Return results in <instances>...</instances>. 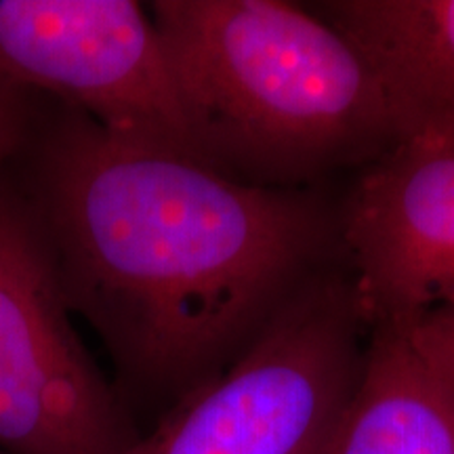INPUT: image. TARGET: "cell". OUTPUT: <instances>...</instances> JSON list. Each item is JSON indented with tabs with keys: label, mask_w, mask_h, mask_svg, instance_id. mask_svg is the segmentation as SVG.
<instances>
[{
	"label": "cell",
	"mask_w": 454,
	"mask_h": 454,
	"mask_svg": "<svg viewBox=\"0 0 454 454\" xmlns=\"http://www.w3.org/2000/svg\"><path fill=\"white\" fill-rule=\"evenodd\" d=\"M7 179L122 397L173 406L345 265L339 200L322 187L240 184L43 98Z\"/></svg>",
	"instance_id": "obj_1"
},
{
	"label": "cell",
	"mask_w": 454,
	"mask_h": 454,
	"mask_svg": "<svg viewBox=\"0 0 454 454\" xmlns=\"http://www.w3.org/2000/svg\"><path fill=\"white\" fill-rule=\"evenodd\" d=\"M198 158L227 179L311 190L400 141L377 78L309 4L154 0Z\"/></svg>",
	"instance_id": "obj_2"
},
{
	"label": "cell",
	"mask_w": 454,
	"mask_h": 454,
	"mask_svg": "<svg viewBox=\"0 0 454 454\" xmlns=\"http://www.w3.org/2000/svg\"><path fill=\"white\" fill-rule=\"evenodd\" d=\"M368 334L339 265L121 454H322L360 377Z\"/></svg>",
	"instance_id": "obj_3"
},
{
	"label": "cell",
	"mask_w": 454,
	"mask_h": 454,
	"mask_svg": "<svg viewBox=\"0 0 454 454\" xmlns=\"http://www.w3.org/2000/svg\"><path fill=\"white\" fill-rule=\"evenodd\" d=\"M30 211L0 179V454H121L127 400L74 328Z\"/></svg>",
	"instance_id": "obj_4"
},
{
	"label": "cell",
	"mask_w": 454,
	"mask_h": 454,
	"mask_svg": "<svg viewBox=\"0 0 454 454\" xmlns=\"http://www.w3.org/2000/svg\"><path fill=\"white\" fill-rule=\"evenodd\" d=\"M0 78L200 160L160 34L133 0H0Z\"/></svg>",
	"instance_id": "obj_5"
},
{
	"label": "cell",
	"mask_w": 454,
	"mask_h": 454,
	"mask_svg": "<svg viewBox=\"0 0 454 454\" xmlns=\"http://www.w3.org/2000/svg\"><path fill=\"white\" fill-rule=\"evenodd\" d=\"M340 244L368 326L454 308V137H411L339 198Z\"/></svg>",
	"instance_id": "obj_6"
},
{
	"label": "cell",
	"mask_w": 454,
	"mask_h": 454,
	"mask_svg": "<svg viewBox=\"0 0 454 454\" xmlns=\"http://www.w3.org/2000/svg\"><path fill=\"white\" fill-rule=\"evenodd\" d=\"M309 7L364 57L400 141L454 137V0H326Z\"/></svg>",
	"instance_id": "obj_7"
},
{
	"label": "cell",
	"mask_w": 454,
	"mask_h": 454,
	"mask_svg": "<svg viewBox=\"0 0 454 454\" xmlns=\"http://www.w3.org/2000/svg\"><path fill=\"white\" fill-rule=\"evenodd\" d=\"M322 454H454V381L400 328L372 326Z\"/></svg>",
	"instance_id": "obj_8"
},
{
	"label": "cell",
	"mask_w": 454,
	"mask_h": 454,
	"mask_svg": "<svg viewBox=\"0 0 454 454\" xmlns=\"http://www.w3.org/2000/svg\"><path fill=\"white\" fill-rule=\"evenodd\" d=\"M36 95L0 78V179L30 129Z\"/></svg>",
	"instance_id": "obj_9"
},
{
	"label": "cell",
	"mask_w": 454,
	"mask_h": 454,
	"mask_svg": "<svg viewBox=\"0 0 454 454\" xmlns=\"http://www.w3.org/2000/svg\"><path fill=\"white\" fill-rule=\"evenodd\" d=\"M412 345L454 381V308L435 309L406 328Z\"/></svg>",
	"instance_id": "obj_10"
}]
</instances>
